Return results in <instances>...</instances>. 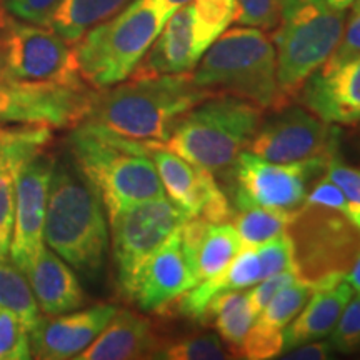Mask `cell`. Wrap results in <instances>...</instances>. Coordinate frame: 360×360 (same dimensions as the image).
Segmentation results:
<instances>
[{"instance_id":"1","label":"cell","mask_w":360,"mask_h":360,"mask_svg":"<svg viewBox=\"0 0 360 360\" xmlns=\"http://www.w3.org/2000/svg\"><path fill=\"white\" fill-rule=\"evenodd\" d=\"M215 96L193 82L191 72L129 79L97 90L84 122L129 141L165 143L188 110Z\"/></svg>"},{"instance_id":"2","label":"cell","mask_w":360,"mask_h":360,"mask_svg":"<svg viewBox=\"0 0 360 360\" xmlns=\"http://www.w3.org/2000/svg\"><path fill=\"white\" fill-rule=\"evenodd\" d=\"M69 146L75 167L101 197L109 217L130 205L165 197L148 146L82 122Z\"/></svg>"},{"instance_id":"3","label":"cell","mask_w":360,"mask_h":360,"mask_svg":"<svg viewBox=\"0 0 360 360\" xmlns=\"http://www.w3.org/2000/svg\"><path fill=\"white\" fill-rule=\"evenodd\" d=\"M44 244L85 276L102 269L109 249L105 209L77 167L57 164L49 187Z\"/></svg>"},{"instance_id":"4","label":"cell","mask_w":360,"mask_h":360,"mask_svg":"<svg viewBox=\"0 0 360 360\" xmlns=\"http://www.w3.org/2000/svg\"><path fill=\"white\" fill-rule=\"evenodd\" d=\"M192 79L209 92L242 98L262 110L289 105L278 87L274 42L254 27L225 30L202 56Z\"/></svg>"},{"instance_id":"5","label":"cell","mask_w":360,"mask_h":360,"mask_svg":"<svg viewBox=\"0 0 360 360\" xmlns=\"http://www.w3.org/2000/svg\"><path fill=\"white\" fill-rule=\"evenodd\" d=\"M169 19L159 0H134L92 27L72 45L80 77L94 90L127 80Z\"/></svg>"},{"instance_id":"6","label":"cell","mask_w":360,"mask_h":360,"mask_svg":"<svg viewBox=\"0 0 360 360\" xmlns=\"http://www.w3.org/2000/svg\"><path fill=\"white\" fill-rule=\"evenodd\" d=\"M262 112L254 103L220 94L188 110L162 146L212 174L231 169L250 147Z\"/></svg>"},{"instance_id":"7","label":"cell","mask_w":360,"mask_h":360,"mask_svg":"<svg viewBox=\"0 0 360 360\" xmlns=\"http://www.w3.org/2000/svg\"><path fill=\"white\" fill-rule=\"evenodd\" d=\"M345 11L328 0H285L274 30L277 79L283 98H297L310 75L335 51L345 27Z\"/></svg>"},{"instance_id":"8","label":"cell","mask_w":360,"mask_h":360,"mask_svg":"<svg viewBox=\"0 0 360 360\" xmlns=\"http://www.w3.org/2000/svg\"><path fill=\"white\" fill-rule=\"evenodd\" d=\"M285 233L295 277L314 290L344 281L360 254V229L347 214L332 207L300 205L292 212Z\"/></svg>"},{"instance_id":"9","label":"cell","mask_w":360,"mask_h":360,"mask_svg":"<svg viewBox=\"0 0 360 360\" xmlns=\"http://www.w3.org/2000/svg\"><path fill=\"white\" fill-rule=\"evenodd\" d=\"M7 75L15 82L85 87L74 47L51 27L22 22L4 11ZM89 87V85H87Z\"/></svg>"},{"instance_id":"10","label":"cell","mask_w":360,"mask_h":360,"mask_svg":"<svg viewBox=\"0 0 360 360\" xmlns=\"http://www.w3.org/2000/svg\"><path fill=\"white\" fill-rule=\"evenodd\" d=\"M187 215L170 199L146 200L109 217L119 289L135 269L182 227Z\"/></svg>"},{"instance_id":"11","label":"cell","mask_w":360,"mask_h":360,"mask_svg":"<svg viewBox=\"0 0 360 360\" xmlns=\"http://www.w3.org/2000/svg\"><path fill=\"white\" fill-rule=\"evenodd\" d=\"M96 90L57 84L0 82V124L77 127L87 119Z\"/></svg>"},{"instance_id":"12","label":"cell","mask_w":360,"mask_h":360,"mask_svg":"<svg viewBox=\"0 0 360 360\" xmlns=\"http://www.w3.org/2000/svg\"><path fill=\"white\" fill-rule=\"evenodd\" d=\"M339 130L302 107H283L262 122L250 142V152L277 164L337 155Z\"/></svg>"},{"instance_id":"13","label":"cell","mask_w":360,"mask_h":360,"mask_svg":"<svg viewBox=\"0 0 360 360\" xmlns=\"http://www.w3.org/2000/svg\"><path fill=\"white\" fill-rule=\"evenodd\" d=\"M328 160L310 159L277 164L244 150L232 167L237 184L236 204H255L294 212L304 205L309 193V179L323 172Z\"/></svg>"},{"instance_id":"14","label":"cell","mask_w":360,"mask_h":360,"mask_svg":"<svg viewBox=\"0 0 360 360\" xmlns=\"http://www.w3.org/2000/svg\"><path fill=\"white\" fill-rule=\"evenodd\" d=\"M53 167L56 159L44 148L22 165L15 180V209L8 254L24 274L32 269L45 245L44 225Z\"/></svg>"},{"instance_id":"15","label":"cell","mask_w":360,"mask_h":360,"mask_svg":"<svg viewBox=\"0 0 360 360\" xmlns=\"http://www.w3.org/2000/svg\"><path fill=\"white\" fill-rule=\"evenodd\" d=\"M147 146L165 193L187 219L202 217L210 224L231 222L233 209L210 170L191 164L162 143Z\"/></svg>"},{"instance_id":"16","label":"cell","mask_w":360,"mask_h":360,"mask_svg":"<svg viewBox=\"0 0 360 360\" xmlns=\"http://www.w3.org/2000/svg\"><path fill=\"white\" fill-rule=\"evenodd\" d=\"M195 283L199 281L184 249L179 229L160 249L135 269L120 287V292L143 312H159Z\"/></svg>"},{"instance_id":"17","label":"cell","mask_w":360,"mask_h":360,"mask_svg":"<svg viewBox=\"0 0 360 360\" xmlns=\"http://www.w3.org/2000/svg\"><path fill=\"white\" fill-rule=\"evenodd\" d=\"M117 312L115 305L101 304L74 314L45 315L29 330L30 352L35 359H77L97 339Z\"/></svg>"},{"instance_id":"18","label":"cell","mask_w":360,"mask_h":360,"mask_svg":"<svg viewBox=\"0 0 360 360\" xmlns=\"http://www.w3.org/2000/svg\"><path fill=\"white\" fill-rule=\"evenodd\" d=\"M297 97L328 124L360 122V56L330 72L315 70Z\"/></svg>"},{"instance_id":"19","label":"cell","mask_w":360,"mask_h":360,"mask_svg":"<svg viewBox=\"0 0 360 360\" xmlns=\"http://www.w3.org/2000/svg\"><path fill=\"white\" fill-rule=\"evenodd\" d=\"M200 58L193 37L192 4H187L165 22L159 37L154 40L129 79L187 74L195 69Z\"/></svg>"},{"instance_id":"20","label":"cell","mask_w":360,"mask_h":360,"mask_svg":"<svg viewBox=\"0 0 360 360\" xmlns=\"http://www.w3.org/2000/svg\"><path fill=\"white\" fill-rule=\"evenodd\" d=\"M164 342L146 315L117 309L97 339L79 355V360L159 359Z\"/></svg>"},{"instance_id":"21","label":"cell","mask_w":360,"mask_h":360,"mask_svg":"<svg viewBox=\"0 0 360 360\" xmlns=\"http://www.w3.org/2000/svg\"><path fill=\"white\" fill-rule=\"evenodd\" d=\"M264 281L262 265L254 249H244L217 276L205 278L175 297L172 302L159 310V314H175L202 322L210 300L225 292L244 290Z\"/></svg>"},{"instance_id":"22","label":"cell","mask_w":360,"mask_h":360,"mask_svg":"<svg viewBox=\"0 0 360 360\" xmlns=\"http://www.w3.org/2000/svg\"><path fill=\"white\" fill-rule=\"evenodd\" d=\"M180 237L199 282L217 276L244 250L232 225L210 224L202 217L187 219Z\"/></svg>"},{"instance_id":"23","label":"cell","mask_w":360,"mask_h":360,"mask_svg":"<svg viewBox=\"0 0 360 360\" xmlns=\"http://www.w3.org/2000/svg\"><path fill=\"white\" fill-rule=\"evenodd\" d=\"M27 277L39 309L45 315L72 312L85 302L84 290L74 270L49 247H42Z\"/></svg>"},{"instance_id":"24","label":"cell","mask_w":360,"mask_h":360,"mask_svg":"<svg viewBox=\"0 0 360 360\" xmlns=\"http://www.w3.org/2000/svg\"><path fill=\"white\" fill-rule=\"evenodd\" d=\"M51 141V127L22 125L0 157V255H7L11 245L15 209V180L19 170L30 157L44 150Z\"/></svg>"},{"instance_id":"25","label":"cell","mask_w":360,"mask_h":360,"mask_svg":"<svg viewBox=\"0 0 360 360\" xmlns=\"http://www.w3.org/2000/svg\"><path fill=\"white\" fill-rule=\"evenodd\" d=\"M352 295L354 289L345 278L334 285L315 289L310 300H307L299 315L294 317V322L283 330L282 354L305 342L323 339L332 334Z\"/></svg>"},{"instance_id":"26","label":"cell","mask_w":360,"mask_h":360,"mask_svg":"<svg viewBox=\"0 0 360 360\" xmlns=\"http://www.w3.org/2000/svg\"><path fill=\"white\" fill-rule=\"evenodd\" d=\"M134 0H62L52 15L51 29L74 45L92 27L110 19Z\"/></svg>"},{"instance_id":"27","label":"cell","mask_w":360,"mask_h":360,"mask_svg":"<svg viewBox=\"0 0 360 360\" xmlns=\"http://www.w3.org/2000/svg\"><path fill=\"white\" fill-rule=\"evenodd\" d=\"M255 319L257 315L252 312L247 292L242 294V290H233L225 292L210 300L202 323H214L220 339L229 345L233 357H237L238 347Z\"/></svg>"},{"instance_id":"28","label":"cell","mask_w":360,"mask_h":360,"mask_svg":"<svg viewBox=\"0 0 360 360\" xmlns=\"http://www.w3.org/2000/svg\"><path fill=\"white\" fill-rule=\"evenodd\" d=\"M0 310L15 315L27 330L42 317L30 282L7 255H0Z\"/></svg>"},{"instance_id":"29","label":"cell","mask_w":360,"mask_h":360,"mask_svg":"<svg viewBox=\"0 0 360 360\" xmlns=\"http://www.w3.org/2000/svg\"><path fill=\"white\" fill-rule=\"evenodd\" d=\"M290 215L292 212L285 210L255 204H238L237 212H233L231 220L244 249H252L285 233Z\"/></svg>"},{"instance_id":"30","label":"cell","mask_w":360,"mask_h":360,"mask_svg":"<svg viewBox=\"0 0 360 360\" xmlns=\"http://www.w3.org/2000/svg\"><path fill=\"white\" fill-rule=\"evenodd\" d=\"M193 37L200 56L236 22V0H192Z\"/></svg>"},{"instance_id":"31","label":"cell","mask_w":360,"mask_h":360,"mask_svg":"<svg viewBox=\"0 0 360 360\" xmlns=\"http://www.w3.org/2000/svg\"><path fill=\"white\" fill-rule=\"evenodd\" d=\"M312 292L314 287L295 278L294 282H290L289 285H285L274 295V299L257 315L255 322L260 326L283 330V327H287V323L294 321L295 315L304 309Z\"/></svg>"},{"instance_id":"32","label":"cell","mask_w":360,"mask_h":360,"mask_svg":"<svg viewBox=\"0 0 360 360\" xmlns=\"http://www.w3.org/2000/svg\"><path fill=\"white\" fill-rule=\"evenodd\" d=\"M233 357L231 350L224 347L222 339L214 334H202L180 339L165 345L159 359L165 360H224Z\"/></svg>"},{"instance_id":"33","label":"cell","mask_w":360,"mask_h":360,"mask_svg":"<svg viewBox=\"0 0 360 360\" xmlns=\"http://www.w3.org/2000/svg\"><path fill=\"white\" fill-rule=\"evenodd\" d=\"M283 352V330L252 323L238 347L237 357L249 360L276 359Z\"/></svg>"},{"instance_id":"34","label":"cell","mask_w":360,"mask_h":360,"mask_svg":"<svg viewBox=\"0 0 360 360\" xmlns=\"http://www.w3.org/2000/svg\"><path fill=\"white\" fill-rule=\"evenodd\" d=\"M236 22L238 25L254 27L267 32V30H276L281 22L285 0H236Z\"/></svg>"},{"instance_id":"35","label":"cell","mask_w":360,"mask_h":360,"mask_svg":"<svg viewBox=\"0 0 360 360\" xmlns=\"http://www.w3.org/2000/svg\"><path fill=\"white\" fill-rule=\"evenodd\" d=\"M32 357L27 327L15 315L0 310V360H25Z\"/></svg>"},{"instance_id":"36","label":"cell","mask_w":360,"mask_h":360,"mask_svg":"<svg viewBox=\"0 0 360 360\" xmlns=\"http://www.w3.org/2000/svg\"><path fill=\"white\" fill-rule=\"evenodd\" d=\"M327 177L340 188L347 202V215L360 229V169L345 165L334 155L327 162Z\"/></svg>"},{"instance_id":"37","label":"cell","mask_w":360,"mask_h":360,"mask_svg":"<svg viewBox=\"0 0 360 360\" xmlns=\"http://www.w3.org/2000/svg\"><path fill=\"white\" fill-rule=\"evenodd\" d=\"M262 265L264 278L281 272H294L292 244L287 233L277 236L257 247H252Z\"/></svg>"},{"instance_id":"38","label":"cell","mask_w":360,"mask_h":360,"mask_svg":"<svg viewBox=\"0 0 360 360\" xmlns=\"http://www.w3.org/2000/svg\"><path fill=\"white\" fill-rule=\"evenodd\" d=\"M330 344L337 352L360 349V295L355 294L345 305L339 322L332 330Z\"/></svg>"},{"instance_id":"39","label":"cell","mask_w":360,"mask_h":360,"mask_svg":"<svg viewBox=\"0 0 360 360\" xmlns=\"http://www.w3.org/2000/svg\"><path fill=\"white\" fill-rule=\"evenodd\" d=\"M352 6V12H350L347 24L344 27L339 44H337L332 56L327 58L326 64L319 69L321 72L334 70L339 65L360 56V0H355Z\"/></svg>"},{"instance_id":"40","label":"cell","mask_w":360,"mask_h":360,"mask_svg":"<svg viewBox=\"0 0 360 360\" xmlns=\"http://www.w3.org/2000/svg\"><path fill=\"white\" fill-rule=\"evenodd\" d=\"M8 15L29 24L49 27L62 0H0Z\"/></svg>"},{"instance_id":"41","label":"cell","mask_w":360,"mask_h":360,"mask_svg":"<svg viewBox=\"0 0 360 360\" xmlns=\"http://www.w3.org/2000/svg\"><path fill=\"white\" fill-rule=\"evenodd\" d=\"M295 278L297 277L294 272H281L255 283L254 289L247 292V299H249L252 312L259 315L265 309V305L274 299V295L285 285H289L290 282H294Z\"/></svg>"},{"instance_id":"42","label":"cell","mask_w":360,"mask_h":360,"mask_svg":"<svg viewBox=\"0 0 360 360\" xmlns=\"http://www.w3.org/2000/svg\"><path fill=\"white\" fill-rule=\"evenodd\" d=\"M304 204H319L332 207V209L342 210V212L347 214V202H345L344 193L339 187L332 182L330 179H321L317 184L312 187V191L307 193Z\"/></svg>"},{"instance_id":"43","label":"cell","mask_w":360,"mask_h":360,"mask_svg":"<svg viewBox=\"0 0 360 360\" xmlns=\"http://www.w3.org/2000/svg\"><path fill=\"white\" fill-rule=\"evenodd\" d=\"M334 347H332L330 340L321 342H305V344L297 345V349L287 350L283 359L287 360H323L330 359Z\"/></svg>"},{"instance_id":"44","label":"cell","mask_w":360,"mask_h":360,"mask_svg":"<svg viewBox=\"0 0 360 360\" xmlns=\"http://www.w3.org/2000/svg\"><path fill=\"white\" fill-rule=\"evenodd\" d=\"M4 8L0 11V82L4 80H11L7 75V67H6V44H4Z\"/></svg>"},{"instance_id":"45","label":"cell","mask_w":360,"mask_h":360,"mask_svg":"<svg viewBox=\"0 0 360 360\" xmlns=\"http://www.w3.org/2000/svg\"><path fill=\"white\" fill-rule=\"evenodd\" d=\"M345 281L350 283V287H352L355 294L360 295V254L359 257L355 259L352 269H350L347 276H345Z\"/></svg>"},{"instance_id":"46","label":"cell","mask_w":360,"mask_h":360,"mask_svg":"<svg viewBox=\"0 0 360 360\" xmlns=\"http://www.w3.org/2000/svg\"><path fill=\"white\" fill-rule=\"evenodd\" d=\"M17 132H19V127L17 129H6V127H0V157H2L4 150H6L8 143L13 141Z\"/></svg>"},{"instance_id":"47","label":"cell","mask_w":360,"mask_h":360,"mask_svg":"<svg viewBox=\"0 0 360 360\" xmlns=\"http://www.w3.org/2000/svg\"><path fill=\"white\" fill-rule=\"evenodd\" d=\"M159 2L162 4V6H164L165 11L169 12V15L172 17L180 7L187 6V4H191L192 0H159Z\"/></svg>"},{"instance_id":"48","label":"cell","mask_w":360,"mask_h":360,"mask_svg":"<svg viewBox=\"0 0 360 360\" xmlns=\"http://www.w3.org/2000/svg\"><path fill=\"white\" fill-rule=\"evenodd\" d=\"M354 2H355V0H334L330 6L335 7V8H342V11H347V8L352 6Z\"/></svg>"},{"instance_id":"49","label":"cell","mask_w":360,"mask_h":360,"mask_svg":"<svg viewBox=\"0 0 360 360\" xmlns=\"http://www.w3.org/2000/svg\"><path fill=\"white\" fill-rule=\"evenodd\" d=\"M0 11H2V4H0Z\"/></svg>"}]
</instances>
